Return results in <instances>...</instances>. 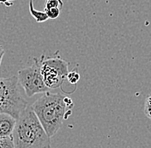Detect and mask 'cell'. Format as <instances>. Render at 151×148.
Masks as SVG:
<instances>
[{
  "instance_id": "1",
  "label": "cell",
  "mask_w": 151,
  "mask_h": 148,
  "mask_svg": "<svg viewBox=\"0 0 151 148\" xmlns=\"http://www.w3.org/2000/svg\"><path fill=\"white\" fill-rule=\"evenodd\" d=\"M74 103L61 93L46 92L31 105L49 137L55 135L63 122L71 115Z\"/></svg>"
},
{
  "instance_id": "2",
  "label": "cell",
  "mask_w": 151,
  "mask_h": 148,
  "mask_svg": "<svg viewBox=\"0 0 151 148\" xmlns=\"http://www.w3.org/2000/svg\"><path fill=\"white\" fill-rule=\"evenodd\" d=\"M11 137L16 148H51V138L31 105L17 119Z\"/></svg>"
},
{
  "instance_id": "3",
  "label": "cell",
  "mask_w": 151,
  "mask_h": 148,
  "mask_svg": "<svg viewBox=\"0 0 151 148\" xmlns=\"http://www.w3.org/2000/svg\"><path fill=\"white\" fill-rule=\"evenodd\" d=\"M17 75L0 78V113H7L17 119L28 105L22 96Z\"/></svg>"
},
{
  "instance_id": "4",
  "label": "cell",
  "mask_w": 151,
  "mask_h": 148,
  "mask_svg": "<svg viewBox=\"0 0 151 148\" xmlns=\"http://www.w3.org/2000/svg\"><path fill=\"white\" fill-rule=\"evenodd\" d=\"M40 61V72L46 86L50 90L61 87L69 73V63L57 53L47 58L42 56Z\"/></svg>"
},
{
  "instance_id": "5",
  "label": "cell",
  "mask_w": 151,
  "mask_h": 148,
  "mask_svg": "<svg viewBox=\"0 0 151 148\" xmlns=\"http://www.w3.org/2000/svg\"><path fill=\"white\" fill-rule=\"evenodd\" d=\"M17 76L20 86L24 89L28 97L50 91L43 81L40 72V61L38 58H34L31 64L21 69Z\"/></svg>"
},
{
  "instance_id": "6",
  "label": "cell",
  "mask_w": 151,
  "mask_h": 148,
  "mask_svg": "<svg viewBox=\"0 0 151 148\" xmlns=\"http://www.w3.org/2000/svg\"><path fill=\"white\" fill-rule=\"evenodd\" d=\"M17 119L7 113H0V138L12 135Z\"/></svg>"
},
{
  "instance_id": "7",
  "label": "cell",
  "mask_w": 151,
  "mask_h": 148,
  "mask_svg": "<svg viewBox=\"0 0 151 148\" xmlns=\"http://www.w3.org/2000/svg\"><path fill=\"white\" fill-rule=\"evenodd\" d=\"M29 13L35 19L36 22H39V23L44 22L48 19L47 13L45 11H40L35 8L34 0H29Z\"/></svg>"
},
{
  "instance_id": "8",
  "label": "cell",
  "mask_w": 151,
  "mask_h": 148,
  "mask_svg": "<svg viewBox=\"0 0 151 148\" xmlns=\"http://www.w3.org/2000/svg\"><path fill=\"white\" fill-rule=\"evenodd\" d=\"M143 111H144L145 116L151 120V93H150L145 99Z\"/></svg>"
},
{
  "instance_id": "9",
  "label": "cell",
  "mask_w": 151,
  "mask_h": 148,
  "mask_svg": "<svg viewBox=\"0 0 151 148\" xmlns=\"http://www.w3.org/2000/svg\"><path fill=\"white\" fill-rule=\"evenodd\" d=\"M0 148H16L12 137L0 138Z\"/></svg>"
},
{
  "instance_id": "10",
  "label": "cell",
  "mask_w": 151,
  "mask_h": 148,
  "mask_svg": "<svg viewBox=\"0 0 151 148\" xmlns=\"http://www.w3.org/2000/svg\"><path fill=\"white\" fill-rule=\"evenodd\" d=\"M63 6H64V3L62 0H47L45 9H49V8L61 9Z\"/></svg>"
},
{
  "instance_id": "11",
  "label": "cell",
  "mask_w": 151,
  "mask_h": 148,
  "mask_svg": "<svg viewBox=\"0 0 151 148\" xmlns=\"http://www.w3.org/2000/svg\"><path fill=\"white\" fill-rule=\"evenodd\" d=\"M66 79L69 81V82L70 84H76L80 80V74L77 71L73 70V71L68 73Z\"/></svg>"
},
{
  "instance_id": "12",
  "label": "cell",
  "mask_w": 151,
  "mask_h": 148,
  "mask_svg": "<svg viewBox=\"0 0 151 148\" xmlns=\"http://www.w3.org/2000/svg\"><path fill=\"white\" fill-rule=\"evenodd\" d=\"M45 12L47 13L48 18L56 19L59 16L60 9H58V8H49V9H45Z\"/></svg>"
},
{
  "instance_id": "13",
  "label": "cell",
  "mask_w": 151,
  "mask_h": 148,
  "mask_svg": "<svg viewBox=\"0 0 151 148\" xmlns=\"http://www.w3.org/2000/svg\"><path fill=\"white\" fill-rule=\"evenodd\" d=\"M4 54V51L3 47L0 46V64H1V62H2V59H3Z\"/></svg>"
}]
</instances>
